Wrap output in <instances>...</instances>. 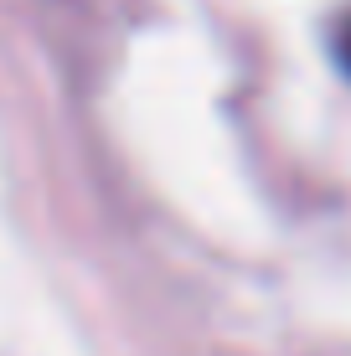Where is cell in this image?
Here are the masks:
<instances>
[{
	"label": "cell",
	"instance_id": "1",
	"mask_svg": "<svg viewBox=\"0 0 351 356\" xmlns=\"http://www.w3.org/2000/svg\"><path fill=\"white\" fill-rule=\"evenodd\" d=\"M336 63L351 72V16L341 21V26H336Z\"/></svg>",
	"mask_w": 351,
	"mask_h": 356
}]
</instances>
